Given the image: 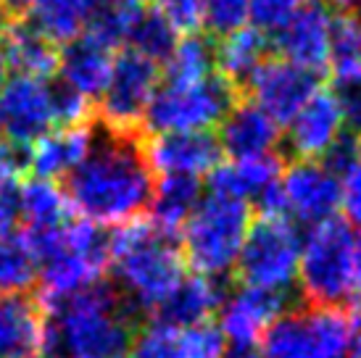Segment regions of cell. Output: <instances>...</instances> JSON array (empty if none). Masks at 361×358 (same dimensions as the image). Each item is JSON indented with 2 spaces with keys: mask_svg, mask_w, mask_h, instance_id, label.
I'll return each instance as SVG.
<instances>
[{
  "mask_svg": "<svg viewBox=\"0 0 361 358\" xmlns=\"http://www.w3.org/2000/svg\"><path fill=\"white\" fill-rule=\"evenodd\" d=\"M153 185V171L137 137L106 132L66 177V198L71 211L95 227H121L140 219L151 203Z\"/></svg>",
  "mask_w": 361,
  "mask_h": 358,
  "instance_id": "1",
  "label": "cell"
},
{
  "mask_svg": "<svg viewBox=\"0 0 361 358\" xmlns=\"http://www.w3.org/2000/svg\"><path fill=\"white\" fill-rule=\"evenodd\" d=\"M109 268L132 306L159 314L185 279V259L174 240L148 219L121 224L109 237Z\"/></svg>",
  "mask_w": 361,
  "mask_h": 358,
  "instance_id": "2",
  "label": "cell"
},
{
  "mask_svg": "<svg viewBox=\"0 0 361 358\" xmlns=\"http://www.w3.org/2000/svg\"><path fill=\"white\" fill-rule=\"evenodd\" d=\"M40 261V309L48 311L85 290L103 285L109 271V235L85 219H69L56 229H24Z\"/></svg>",
  "mask_w": 361,
  "mask_h": 358,
  "instance_id": "3",
  "label": "cell"
},
{
  "mask_svg": "<svg viewBox=\"0 0 361 358\" xmlns=\"http://www.w3.org/2000/svg\"><path fill=\"white\" fill-rule=\"evenodd\" d=\"M295 285L309 306L361 309V237L348 221L335 216L309 229Z\"/></svg>",
  "mask_w": 361,
  "mask_h": 358,
  "instance_id": "4",
  "label": "cell"
},
{
  "mask_svg": "<svg viewBox=\"0 0 361 358\" xmlns=\"http://www.w3.org/2000/svg\"><path fill=\"white\" fill-rule=\"evenodd\" d=\"M48 348L69 358H124L132 345V324L119 295L106 285L90 288L45 311Z\"/></svg>",
  "mask_w": 361,
  "mask_h": 358,
  "instance_id": "5",
  "label": "cell"
},
{
  "mask_svg": "<svg viewBox=\"0 0 361 358\" xmlns=\"http://www.w3.org/2000/svg\"><path fill=\"white\" fill-rule=\"evenodd\" d=\"M251 221L248 203L211 192L203 195L180 232L185 266H190L192 274L209 279L227 277L235 271Z\"/></svg>",
  "mask_w": 361,
  "mask_h": 358,
  "instance_id": "6",
  "label": "cell"
},
{
  "mask_svg": "<svg viewBox=\"0 0 361 358\" xmlns=\"http://www.w3.org/2000/svg\"><path fill=\"white\" fill-rule=\"evenodd\" d=\"M361 319L351 309L303 306L282 311L264 338L267 358H348L359 348Z\"/></svg>",
  "mask_w": 361,
  "mask_h": 358,
  "instance_id": "7",
  "label": "cell"
},
{
  "mask_svg": "<svg viewBox=\"0 0 361 358\" xmlns=\"http://www.w3.org/2000/svg\"><path fill=\"white\" fill-rule=\"evenodd\" d=\"M301 242V232L288 216L259 214V219L251 221L235 264L243 288L285 298V292L298 282Z\"/></svg>",
  "mask_w": 361,
  "mask_h": 358,
  "instance_id": "8",
  "label": "cell"
},
{
  "mask_svg": "<svg viewBox=\"0 0 361 358\" xmlns=\"http://www.w3.org/2000/svg\"><path fill=\"white\" fill-rule=\"evenodd\" d=\"M235 106V87L219 74L188 85H159L151 106L142 116V127L151 135L174 132H209Z\"/></svg>",
  "mask_w": 361,
  "mask_h": 358,
  "instance_id": "9",
  "label": "cell"
},
{
  "mask_svg": "<svg viewBox=\"0 0 361 358\" xmlns=\"http://www.w3.org/2000/svg\"><path fill=\"white\" fill-rule=\"evenodd\" d=\"M159 90V63L135 50H121L98 95V116L114 135H135Z\"/></svg>",
  "mask_w": 361,
  "mask_h": 358,
  "instance_id": "10",
  "label": "cell"
},
{
  "mask_svg": "<svg viewBox=\"0 0 361 358\" xmlns=\"http://www.w3.org/2000/svg\"><path fill=\"white\" fill-rule=\"evenodd\" d=\"M277 203L282 216L317 227L335 219L341 209V179L322 161H295L277 182Z\"/></svg>",
  "mask_w": 361,
  "mask_h": 358,
  "instance_id": "11",
  "label": "cell"
},
{
  "mask_svg": "<svg viewBox=\"0 0 361 358\" xmlns=\"http://www.w3.org/2000/svg\"><path fill=\"white\" fill-rule=\"evenodd\" d=\"M3 135L13 148H30L45 132L56 130V87L48 80L16 77L0 92Z\"/></svg>",
  "mask_w": 361,
  "mask_h": 358,
  "instance_id": "12",
  "label": "cell"
},
{
  "mask_svg": "<svg viewBox=\"0 0 361 358\" xmlns=\"http://www.w3.org/2000/svg\"><path fill=\"white\" fill-rule=\"evenodd\" d=\"M245 87L251 95L248 103H253L256 109H261L282 127L319 90V80H317V74L295 66L290 61L264 58L259 69L248 77Z\"/></svg>",
  "mask_w": 361,
  "mask_h": 358,
  "instance_id": "13",
  "label": "cell"
},
{
  "mask_svg": "<svg viewBox=\"0 0 361 358\" xmlns=\"http://www.w3.org/2000/svg\"><path fill=\"white\" fill-rule=\"evenodd\" d=\"M151 171L161 177L201 179L209 177L219 166L221 148L211 132H174V135H153L142 145Z\"/></svg>",
  "mask_w": 361,
  "mask_h": 358,
  "instance_id": "14",
  "label": "cell"
},
{
  "mask_svg": "<svg viewBox=\"0 0 361 358\" xmlns=\"http://www.w3.org/2000/svg\"><path fill=\"white\" fill-rule=\"evenodd\" d=\"M282 311V298L277 295L240 288L221 300L216 311V332L224 345H235V350H253L259 342H264Z\"/></svg>",
  "mask_w": 361,
  "mask_h": 358,
  "instance_id": "15",
  "label": "cell"
},
{
  "mask_svg": "<svg viewBox=\"0 0 361 358\" xmlns=\"http://www.w3.org/2000/svg\"><path fill=\"white\" fill-rule=\"evenodd\" d=\"M332 11L324 0H303L290 21L277 32L280 58L295 66L319 74L330 63V35H332Z\"/></svg>",
  "mask_w": 361,
  "mask_h": 358,
  "instance_id": "16",
  "label": "cell"
},
{
  "mask_svg": "<svg viewBox=\"0 0 361 358\" xmlns=\"http://www.w3.org/2000/svg\"><path fill=\"white\" fill-rule=\"evenodd\" d=\"M132 358H224L227 345L216 327H174L153 319L132 338Z\"/></svg>",
  "mask_w": 361,
  "mask_h": 358,
  "instance_id": "17",
  "label": "cell"
},
{
  "mask_svg": "<svg viewBox=\"0 0 361 358\" xmlns=\"http://www.w3.org/2000/svg\"><path fill=\"white\" fill-rule=\"evenodd\" d=\"M343 113L332 92L317 90L288 121V148L298 161H322L343 137Z\"/></svg>",
  "mask_w": 361,
  "mask_h": 358,
  "instance_id": "18",
  "label": "cell"
},
{
  "mask_svg": "<svg viewBox=\"0 0 361 358\" xmlns=\"http://www.w3.org/2000/svg\"><path fill=\"white\" fill-rule=\"evenodd\" d=\"M95 145V132L90 124L85 127H56L45 132L27 148L24 163L35 171L37 179H56L69 177L82 161L90 156Z\"/></svg>",
  "mask_w": 361,
  "mask_h": 358,
  "instance_id": "19",
  "label": "cell"
},
{
  "mask_svg": "<svg viewBox=\"0 0 361 358\" xmlns=\"http://www.w3.org/2000/svg\"><path fill=\"white\" fill-rule=\"evenodd\" d=\"M48 348V316L30 295H0V358H32Z\"/></svg>",
  "mask_w": 361,
  "mask_h": 358,
  "instance_id": "20",
  "label": "cell"
},
{
  "mask_svg": "<svg viewBox=\"0 0 361 358\" xmlns=\"http://www.w3.org/2000/svg\"><path fill=\"white\" fill-rule=\"evenodd\" d=\"M280 177L282 163L274 153L259 159H232L230 163H219L209 174V192L259 206V200L277 187Z\"/></svg>",
  "mask_w": 361,
  "mask_h": 358,
  "instance_id": "21",
  "label": "cell"
},
{
  "mask_svg": "<svg viewBox=\"0 0 361 358\" xmlns=\"http://www.w3.org/2000/svg\"><path fill=\"white\" fill-rule=\"evenodd\" d=\"M219 148L227 150L232 159H259L271 156L280 145L282 127L269 119L253 103H235L230 113L221 119Z\"/></svg>",
  "mask_w": 361,
  "mask_h": 358,
  "instance_id": "22",
  "label": "cell"
},
{
  "mask_svg": "<svg viewBox=\"0 0 361 358\" xmlns=\"http://www.w3.org/2000/svg\"><path fill=\"white\" fill-rule=\"evenodd\" d=\"M114 50L103 48L87 35H80L71 40L63 53H59V74L63 87L71 92H80L85 98H98L114 71Z\"/></svg>",
  "mask_w": 361,
  "mask_h": 358,
  "instance_id": "23",
  "label": "cell"
},
{
  "mask_svg": "<svg viewBox=\"0 0 361 358\" xmlns=\"http://www.w3.org/2000/svg\"><path fill=\"white\" fill-rule=\"evenodd\" d=\"M224 292L219 279H209L201 274H185L180 288L171 292V298L159 309L153 319L174 324V327H198L209 324L211 316H216Z\"/></svg>",
  "mask_w": 361,
  "mask_h": 358,
  "instance_id": "24",
  "label": "cell"
},
{
  "mask_svg": "<svg viewBox=\"0 0 361 358\" xmlns=\"http://www.w3.org/2000/svg\"><path fill=\"white\" fill-rule=\"evenodd\" d=\"M3 61L8 69L16 71V77H35L48 80L59 69V50L48 37L32 27L30 21L11 24L3 37Z\"/></svg>",
  "mask_w": 361,
  "mask_h": 358,
  "instance_id": "25",
  "label": "cell"
},
{
  "mask_svg": "<svg viewBox=\"0 0 361 358\" xmlns=\"http://www.w3.org/2000/svg\"><path fill=\"white\" fill-rule=\"evenodd\" d=\"M201 185L198 179L185 177H161L159 185H153V195L148 203V221L161 235L174 240L180 235L185 221L190 219L195 206L201 203Z\"/></svg>",
  "mask_w": 361,
  "mask_h": 358,
  "instance_id": "26",
  "label": "cell"
},
{
  "mask_svg": "<svg viewBox=\"0 0 361 358\" xmlns=\"http://www.w3.org/2000/svg\"><path fill=\"white\" fill-rule=\"evenodd\" d=\"M101 0H32L27 21L53 45L77 40L85 35Z\"/></svg>",
  "mask_w": 361,
  "mask_h": 358,
  "instance_id": "27",
  "label": "cell"
},
{
  "mask_svg": "<svg viewBox=\"0 0 361 358\" xmlns=\"http://www.w3.org/2000/svg\"><path fill=\"white\" fill-rule=\"evenodd\" d=\"M21 221L30 232L56 229L71 219V203L66 190L51 179H30L19 187Z\"/></svg>",
  "mask_w": 361,
  "mask_h": 358,
  "instance_id": "28",
  "label": "cell"
},
{
  "mask_svg": "<svg viewBox=\"0 0 361 358\" xmlns=\"http://www.w3.org/2000/svg\"><path fill=\"white\" fill-rule=\"evenodd\" d=\"M264 58H267V35H261L253 27H243L224 35L214 48V63L221 71L219 77L230 82L232 87L245 85Z\"/></svg>",
  "mask_w": 361,
  "mask_h": 358,
  "instance_id": "29",
  "label": "cell"
},
{
  "mask_svg": "<svg viewBox=\"0 0 361 358\" xmlns=\"http://www.w3.org/2000/svg\"><path fill=\"white\" fill-rule=\"evenodd\" d=\"M40 277V261L24 232L0 237V295H27Z\"/></svg>",
  "mask_w": 361,
  "mask_h": 358,
  "instance_id": "30",
  "label": "cell"
},
{
  "mask_svg": "<svg viewBox=\"0 0 361 358\" xmlns=\"http://www.w3.org/2000/svg\"><path fill=\"white\" fill-rule=\"evenodd\" d=\"M166 69H164V82L171 85H188V82H201L206 77H211L214 69V48L209 42L190 35L174 45L171 56L166 61Z\"/></svg>",
  "mask_w": 361,
  "mask_h": 358,
  "instance_id": "31",
  "label": "cell"
},
{
  "mask_svg": "<svg viewBox=\"0 0 361 358\" xmlns=\"http://www.w3.org/2000/svg\"><path fill=\"white\" fill-rule=\"evenodd\" d=\"M130 50L140 53L142 58L161 63L171 56L177 45V32L161 19L159 11H140L130 32Z\"/></svg>",
  "mask_w": 361,
  "mask_h": 358,
  "instance_id": "32",
  "label": "cell"
},
{
  "mask_svg": "<svg viewBox=\"0 0 361 358\" xmlns=\"http://www.w3.org/2000/svg\"><path fill=\"white\" fill-rule=\"evenodd\" d=\"M332 77L361 71V16L359 13H338L332 19L330 35V63Z\"/></svg>",
  "mask_w": 361,
  "mask_h": 358,
  "instance_id": "33",
  "label": "cell"
},
{
  "mask_svg": "<svg viewBox=\"0 0 361 358\" xmlns=\"http://www.w3.org/2000/svg\"><path fill=\"white\" fill-rule=\"evenodd\" d=\"M137 13H140L137 8H127V6L114 3V0L98 3V8L92 13L85 35L92 37L95 42H101L103 48L116 50L119 45L130 42V32L135 19H137Z\"/></svg>",
  "mask_w": 361,
  "mask_h": 358,
  "instance_id": "34",
  "label": "cell"
},
{
  "mask_svg": "<svg viewBox=\"0 0 361 358\" xmlns=\"http://www.w3.org/2000/svg\"><path fill=\"white\" fill-rule=\"evenodd\" d=\"M248 21V0H203V27L214 35H230L245 27Z\"/></svg>",
  "mask_w": 361,
  "mask_h": 358,
  "instance_id": "35",
  "label": "cell"
},
{
  "mask_svg": "<svg viewBox=\"0 0 361 358\" xmlns=\"http://www.w3.org/2000/svg\"><path fill=\"white\" fill-rule=\"evenodd\" d=\"M303 0H248V21L261 35H277Z\"/></svg>",
  "mask_w": 361,
  "mask_h": 358,
  "instance_id": "36",
  "label": "cell"
},
{
  "mask_svg": "<svg viewBox=\"0 0 361 358\" xmlns=\"http://www.w3.org/2000/svg\"><path fill=\"white\" fill-rule=\"evenodd\" d=\"M335 85V100L341 106L343 124L351 127L353 137L361 140V71H351V74H338L332 77Z\"/></svg>",
  "mask_w": 361,
  "mask_h": 358,
  "instance_id": "37",
  "label": "cell"
},
{
  "mask_svg": "<svg viewBox=\"0 0 361 358\" xmlns=\"http://www.w3.org/2000/svg\"><path fill=\"white\" fill-rule=\"evenodd\" d=\"M159 13L171 30L188 37L203 27V0H159Z\"/></svg>",
  "mask_w": 361,
  "mask_h": 358,
  "instance_id": "38",
  "label": "cell"
},
{
  "mask_svg": "<svg viewBox=\"0 0 361 358\" xmlns=\"http://www.w3.org/2000/svg\"><path fill=\"white\" fill-rule=\"evenodd\" d=\"M341 192H343L341 209L345 211L348 224L361 229V156L351 166V171L341 179Z\"/></svg>",
  "mask_w": 361,
  "mask_h": 358,
  "instance_id": "39",
  "label": "cell"
},
{
  "mask_svg": "<svg viewBox=\"0 0 361 358\" xmlns=\"http://www.w3.org/2000/svg\"><path fill=\"white\" fill-rule=\"evenodd\" d=\"M24 166L27 163H24L19 148H13L8 142H0V192L16 187V179H19Z\"/></svg>",
  "mask_w": 361,
  "mask_h": 358,
  "instance_id": "40",
  "label": "cell"
},
{
  "mask_svg": "<svg viewBox=\"0 0 361 358\" xmlns=\"http://www.w3.org/2000/svg\"><path fill=\"white\" fill-rule=\"evenodd\" d=\"M21 221L19 209V190L11 187L0 192V237L3 235H13Z\"/></svg>",
  "mask_w": 361,
  "mask_h": 358,
  "instance_id": "41",
  "label": "cell"
},
{
  "mask_svg": "<svg viewBox=\"0 0 361 358\" xmlns=\"http://www.w3.org/2000/svg\"><path fill=\"white\" fill-rule=\"evenodd\" d=\"M8 27H11L8 8H6V3L0 0V42H3V37H6V32H8Z\"/></svg>",
  "mask_w": 361,
  "mask_h": 358,
  "instance_id": "42",
  "label": "cell"
},
{
  "mask_svg": "<svg viewBox=\"0 0 361 358\" xmlns=\"http://www.w3.org/2000/svg\"><path fill=\"white\" fill-rule=\"evenodd\" d=\"M224 358H267V353L264 350H235L232 356H224Z\"/></svg>",
  "mask_w": 361,
  "mask_h": 358,
  "instance_id": "43",
  "label": "cell"
},
{
  "mask_svg": "<svg viewBox=\"0 0 361 358\" xmlns=\"http://www.w3.org/2000/svg\"><path fill=\"white\" fill-rule=\"evenodd\" d=\"M6 3V8H13V11H27L32 6V0H3Z\"/></svg>",
  "mask_w": 361,
  "mask_h": 358,
  "instance_id": "44",
  "label": "cell"
},
{
  "mask_svg": "<svg viewBox=\"0 0 361 358\" xmlns=\"http://www.w3.org/2000/svg\"><path fill=\"white\" fill-rule=\"evenodd\" d=\"M114 3H119V6H127V8H137V11H142V6H148L151 0H114Z\"/></svg>",
  "mask_w": 361,
  "mask_h": 358,
  "instance_id": "45",
  "label": "cell"
},
{
  "mask_svg": "<svg viewBox=\"0 0 361 358\" xmlns=\"http://www.w3.org/2000/svg\"><path fill=\"white\" fill-rule=\"evenodd\" d=\"M6 85H8V66H6V61H3V56H0V92H3Z\"/></svg>",
  "mask_w": 361,
  "mask_h": 358,
  "instance_id": "46",
  "label": "cell"
},
{
  "mask_svg": "<svg viewBox=\"0 0 361 358\" xmlns=\"http://www.w3.org/2000/svg\"><path fill=\"white\" fill-rule=\"evenodd\" d=\"M327 6L330 3H335V6H341V8H356V6H361V0H324Z\"/></svg>",
  "mask_w": 361,
  "mask_h": 358,
  "instance_id": "47",
  "label": "cell"
},
{
  "mask_svg": "<svg viewBox=\"0 0 361 358\" xmlns=\"http://www.w3.org/2000/svg\"><path fill=\"white\" fill-rule=\"evenodd\" d=\"M348 358H361V345H359V348H356V350H353V353H351V356H348Z\"/></svg>",
  "mask_w": 361,
  "mask_h": 358,
  "instance_id": "48",
  "label": "cell"
},
{
  "mask_svg": "<svg viewBox=\"0 0 361 358\" xmlns=\"http://www.w3.org/2000/svg\"><path fill=\"white\" fill-rule=\"evenodd\" d=\"M0 137H3V119H0Z\"/></svg>",
  "mask_w": 361,
  "mask_h": 358,
  "instance_id": "49",
  "label": "cell"
}]
</instances>
